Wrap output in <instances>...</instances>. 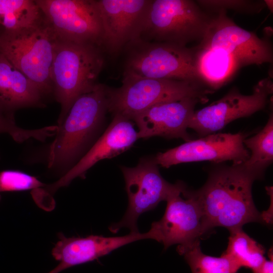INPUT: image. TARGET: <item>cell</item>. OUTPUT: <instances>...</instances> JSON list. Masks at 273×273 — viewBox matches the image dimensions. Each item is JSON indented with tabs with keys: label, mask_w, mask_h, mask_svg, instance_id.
Instances as JSON below:
<instances>
[{
	"label": "cell",
	"mask_w": 273,
	"mask_h": 273,
	"mask_svg": "<svg viewBox=\"0 0 273 273\" xmlns=\"http://www.w3.org/2000/svg\"><path fill=\"white\" fill-rule=\"evenodd\" d=\"M177 252L183 255L192 273H238L241 267L224 254L213 257L201 250L200 240L186 246H177Z\"/></svg>",
	"instance_id": "23"
},
{
	"label": "cell",
	"mask_w": 273,
	"mask_h": 273,
	"mask_svg": "<svg viewBox=\"0 0 273 273\" xmlns=\"http://www.w3.org/2000/svg\"><path fill=\"white\" fill-rule=\"evenodd\" d=\"M104 53L102 48L95 44L57 38L51 70L53 94L61 106L57 125L63 121L76 99L99 83Z\"/></svg>",
	"instance_id": "3"
},
{
	"label": "cell",
	"mask_w": 273,
	"mask_h": 273,
	"mask_svg": "<svg viewBox=\"0 0 273 273\" xmlns=\"http://www.w3.org/2000/svg\"><path fill=\"white\" fill-rule=\"evenodd\" d=\"M198 103L203 102L189 97L151 106L132 119L138 128V139L157 136L191 140L187 129Z\"/></svg>",
	"instance_id": "16"
},
{
	"label": "cell",
	"mask_w": 273,
	"mask_h": 273,
	"mask_svg": "<svg viewBox=\"0 0 273 273\" xmlns=\"http://www.w3.org/2000/svg\"><path fill=\"white\" fill-rule=\"evenodd\" d=\"M230 233L228 247L223 254L241 268L253 270L264 262V248L246 234L242 228L232 230Z\"/></svg>",
	"instance_id": "22"
},
{
	"label": "cell",
	"mask_w": 273,
	"mask_h": 273,
	"mask_svg": "<svg viewBox=\"0 0 273 273\" xmlns=\"http://www.w3.org/2000/svg\"><path fill=\"white\" fill-rule=\"evenodd\" d=\"M108 111L106 86L99 83L77 98L56 131L47 153L49 169L62 176L84 155Z\"/></svg>",
	"instance_id": "2"
},
{
	"label": "cell",
	"mask_w": 273,
	"mask_h": 273,
	"mask_svg": "<svg viewBox=\"0 0 273 273\" xmlns=\"http://www.w3.org/2000/svg\"><path fill=\"white\" fill-rule=\"evenodd\" d=\"M264 3L265 6L268 7L269 9L271 11L272 10V1H265Z\"/></svg>",
	"instance_id": "28"
},
{
	"label": "cell",
	"mask_w": 273,
	"mask_h": 273,
	"mask_svg": "<svg viewBox=\"0 0 273 273\" xmlns=\"http://www.w3.org/2000/svg\"><path fill=\"white\" fill-rule=\"evenodd\" d=\"M0 28H1V27H0ZM1 32L0 31V33H1Z\"/></svg>",
	"instance_id": "29"
},
{
	"label": "cell",
	"mask_w": 273,
	"mask_h": 273,
	"mask_svg": "<svg viewBox=\"0 0 273 273\" xmlns=\"http://www.w3.org/2000/svg\"><path fill=\"white\" fill-rule=\"evenodd\" d=\"M57 37L44 17L39 23L0 33V53L38 88L53 93L51 70Z\"/></svg>",
	"instance_id": "5"
},
{
	"label": "cell",
	"mask_w": 273,
	"mask_h": 273,
	"mask_svg": "<svg viewBox=\"0 0 273 273\" xmlns=\"http://www.w3.org/2000/svg\"><path fill=\"white\" fill-rule=\"evenodd\" d=\"M272 93V83L269 77L260 80L251 95H243L234 88L219 100L195 111L188 128L203 136L215 133L231 122L264 109Z\"/></svg>",
	"instance_id": "12"
},
{
	"label": "cell",
	"mask_w": 273,
	"mask_h": 273,
	"mask_svg": "<svg viewBox=\"0 0 273 273\" xmlns=\"http://www.w3.org/2000/svg\"><path fill=\"white\" fill-rule=\"evenodd\" d=\"M58 237L59 240L52 249V255L59 263L48 273H60L74 266L94 261L135 241L150 239L148 232L108 237L101 235L66 237L59 233Z\"/></svg>",
	"instance_id": "17"
},
{
	"label": "cell",
	"mask_w": 273,
	"mask_h": 273,
	"mask_svg": "<svg viewBox=\"0 0 273 273\" xmlns=\"http://www.w3.org/2000/svg\"><path fill=\"white\" fill-rule=\"evenodd\" d=\"M211 17L193 1L151 0L136 40L187 46L202 39Z\"/></svg>",
	"instance_id": "6"
},
{
	"label": "cell",
	"mask_w": 273,
	"mask_h": 273,
	"mask_svg": "<svg viewBox=\"0 0 273 273\" xmlns=\"http://www.w3.org/2000/svg\"><path fill=\"white\" fill-rule=\"evenodd\" d=\"M195 50L199 80L212 90L224 85L240 68L233 57L222 50L197 47Z\"/></svg>",
	"instance_id": "19"
},
{
	"label": "cell",
	"mask_w": 273,
	"mask_h": 273,
	"mask_svg": "<svg viewBox=\"0 0 273 273\" xmlns=\"http://www.w3.org/2000/svg\"><path fill=\"white\" fill-rule=\"evenodd\" d=\"M257 176L242 164L219 165L205 184L194 191L203 214L205 234L216 226L229 231L252 222L265 223L253 200L252 186Z\"/></svg>",
	"instance_id": "1"
},
{
	"label": "cell",
	"mask_w": 273,
	"mask_h": 273,
	"mask_svg": "<svg viewBox=\"0 0 273 273\" xmlns=\"http://www.w3.org/2000/svg\"><path fill=\"white\" fill-rule=\"evenodd\" d=\"M154 157H144L133 167L121 166L125 190L128 196L126 212L119 222L111 224L109 229L113 233L122 228L130 233H138L137 222L144 213L154 209L162 201L179 187L180 181L172 184L161 175Z\"/></svg>",
	"instance_id": "8"
},
{
	"label": "cell",
	"mask_w": 273,
	"mask_h": 273,
	"mask_svg": "<svg viewBox=\"0 0 273 273\" xmlns=\"http://www.w3.org/2000/svg\"><path fill=\"white\" fill-rule=\"evenodd\" d=\"M243 143L251 153L242 164L259 178L273 160L272 114L270 115L266 124L260 131L253 136L245 138Z\"/></svg>",
	"instance_id": "20"
},
{
	"label": "cell",
	"mask_w": 273,
	"mask_h": 273,
	"mask_svg": "<svg viewBox=\"0 0 273 273\" xmlns=\"http://www.w3.org/2000/svg\"><path fill=\"white\" fill-rule=\"evenodd\" d=\"M197 4L203 7L216 9L218 10L233 9L243 12H259L264 6V2L261 4L249 1H198Z\"/></svg>",
	"instance_id": "26"
},
{
	"label": "cell",
	"mask_w": 273,
	"mask_h": 273,
	"mask_svg": "<svg viewBox=\"0 0 273 273\" xmlns=\"http://www.w3.org/2000/svg\"><path fill=\"white\" fill-rule=\"evenodd\" d=\"M46 185L36 177L18 170H5L0 171L1 193L32 190L35 192Z\"/></svg>",
	"instance_id": "25"
},
{
	"label": "cell",
	"mask_w": 273,
	"mask_h": 273,
	"mask_svg": "<svg viewBox=\"0 0 273 273\" xmlns=\"http://www.w3.org/2000/svg\"><path fill=\"white\" fill-rule=\"evenodd\" d=\"M272 250H269V259L266 260L258 267L252 270V273H273V259Z\"/></svg>",
	"instance_id": "27"
},
{
	"label": "cell",
	"mask_w": 273,
	"mask_h": 273,
	"mask_svg": "<svg viewBox=\"0 0 273 273\" xmlns=\"http://www.w3.org/2000/svg\"><path fill=\"white\" fill-rule=\"evenodd\" d=\"M56 130L55 125L32 129L22 128L16 123L14 115L0 111V133H7L17 143H23L30 139L44 141L54 135Z\"/></svg>",
	"instance_id": "24"
},
{
	"label": "cell",
	"mask_w": 273,
	"mask_h": 273,
	"mask_svg": "<svg viewBox=\"0 0 273 273\" xmlns=\"http://www.w3.org/2000/svg\"><path fill=\"white\" fill-rule=\"evenodd\" d=\"M162 218L152 223L150 239L162 243L165 249L178 244L186 246L205 234L203 214L194 191L180 181L178 188L166 200Z\"/></svg>",
	"instance_id": "10"
},
{
	"label": "cell",
	"mask_w": 273,
	"mask_h": 273,
	"mask_svg": "<svg viewBox=\"0 0 273 273\" xmlns=\"http://www.w3.org/2000/svg\"><path fill=\"white\" fill-rule=\"evenodd\" d=\"M35 2L57 39L102 48L103 30L97 1Z\"/></svg>",
	"instance_id": "9"
},
{
	"label": "cell",
	"mask_w": 273,
	"mask_h": 273,
	"mask_svg": "<svg viewBox=\"0 0 273 273\" xmlns=\"http://www.w3.org/2000/svg\"><path fill=\"white\" fill-rule=\"evenodd\" d=\"M43 97L33 83L0 53V111L14 115L19 109L39 106Z\"/></svg>",
	"instance_id": "18"
},
{
	"label": "cell",
	"mask_w": 273,
	"mask_h": 273,
	"mask_svg": "<svg viewBox=\"0 0 273 273\" xmlns=\"http://www.w3.org/2000/svg\"><path fill=\"white\" fill-rule=\"evenodd\" d=\"M138 140L132 120L119 115L113 119L103 134L80 160L55 183L40 189L46 202L53 203L52 196L60 188L68 186L77 177L84 178L87 171L100 160L115 157L129 149Z\"/></svg>",
	"instance_id": "13"
},
{
	"label": "cell",
	"mask_w": 273,
	"mask_h": 273,
	"mask_svg": "<svg viewBox=\"0 0 273 273\" xmlns=\"http://www.w3.org/2000/svg\"><path fill=\"white\" fill-rule=\"evenodd\" d=\"M198 47L222 50L232 56L240 67L273 61L270 42L237 25L223 10L211 17Z\"/></svg>",
	"instance_id": "11"
},
{
	"label": "cell",
	"mask_w": 273,
	"mask_h": 273,
	"mask_svg": "<svg viewBox=\"0 0 273 273\" xmlns=\"http://www.w3.org/2000/svg\"><path fill=\"white\" fill-rule=\"evenodd\" d=\"M125 49L127 54L123 75L201 82L195 65V48L135 40Z\"/></svg>",
	"instance_id": "7"
},
{
	"label": "cell",
	"mask_w": 273,
	"mask_h": 273,
	"mask_svg": "<svg viewBox=\"0 0 273 273\" xmlns=\"http://www.w3.org/2000/svg\"><path fill=\"white\" fill-rule=\"evenodd\" d=\"M245 138L246 135L242 132L212 133L158 153L154 158L158 165L165 168L202 161L218 163L232 161L233 164L237 165L244 163L249 157V150L243 143Z\"/></svg>",
	"instance_id": "14"
},
{
	"label": "cell",
	"mask_w": 273,
	"mask_h": 273,
	"mask_svg": "<svg viewBox=\"0 0 273 273\" xmlns=\"http://www.w3.org/2000/svg\"><path fill=\"white\" fill-rule=\"evenodd\" d=\"M43 18L33 0H0V27L15 30L34 25Z\"/></svg>",
	"instance_id": "21"
},
{
	"label": "cell",
	"mask_w": 273,
	"mask_h": 273,
	"mask_svg": "<svg viewBox=\"0 0 273 273\" xmlns=\"http://www.w3.org/2000/svg\"><path fill=\"white\" fill-rule=\"evenodd\" d=\"M151 0H98L103 30L102 48L116 54L136 40Z\"/></svg>",
	"instance_id": "15"
},
{
	"label": "cell",
	"mask_w": 273,
	"mask_h": 273,
	"mask_svg": "<svg viewBox=\"0 0 273 273\" xmlns=\"http://www.w3.org/2000/svg\"><path fill=\"white\" fill-rule=\"evenodd\" d=\"M198 81L164 79L123 75L121 85L106 86L108 111L132 119L157 104L185 98H196L203 103L213 93Z\"/></svg>",
	"instance_id": "4"
}]
</instances>
